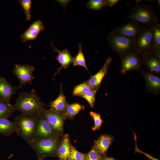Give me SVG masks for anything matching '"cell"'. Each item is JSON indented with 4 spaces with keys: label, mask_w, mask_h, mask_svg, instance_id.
Masks as SVG:
<instances>
[{
    "label": "cell",
    "mask_w": 160,
    "mask_h": 160,
    "mask_svg": "<svg viewBox=\"0 0 160 160\" xmlns=\"http://www.w3.org/2000/svg\"><path fill=\"white\" fill-rule=\"evenodd\" d=\"M18 87H13L4 77H0V100L4 102L11 104V97L16 93Z\"/></svg>",
    "instance_id": "cell-15"
},
{
    "label": "cell",
    "mask_w": 160,
    "mask_h": 160,
    "mask_svg": "<svg viewBox=\"0 0 160 160\" xmlns=\"http://www.w3.org/2000/svg\"><path fill=\"white\" fill-rule=\"evenodd\" d=\"M71 145L69 135H64L61 139L56 153L59 160H68Z\"/></svg>",
    "instance_id": "cell-17"
},
{
    "label": "cell",
    "mask_w": 160,
    "mask_h": 160,
    "mask_svg": "<svg viewBox=\"0 0 160 160\" xmlns=\"http://www.w3.org/2000/svg\"><path fill=\"white\" fill-rule=\"evenodd\" d=\"M107 40L113 51L121 59L128 54L135 52L134 41L131 39L111 32Z\"/></svg>",
    "instance_id": "cell-5"
},
{
    "label": "cell",
    "mask_w": 160,
    "mask_h": 160,
    "mask_svg": "<svg viewBox=\"0 0 160 160\" xmlns=\"http://www.w3.org/2000/svg\"><path fill=\"white\" fill-rule=\"evenodd\" d=\"M142 76L145 83L147 91L158 95L160 93V78L156 75L140 69Z\"/></svg>",
    "instance_id": "cell-13"
},
{
    "label": "cell",
    "mask_w": 160,
    "mask_h": 160,
    "mask_svg": "<svg viewBox=\"0 0 160 160\" xmlns=\"http://www.w3.org/2000/svg\"><path fill=\"white\" fill-rule=\"evenodd\" d=\"M101 160H115L112 157H102Z\"/></svg>",
    "instance_id": "cell-36"
},
{
    "label": "cell",
    "mask_w": 160,
    "mask_h": 160,
    "mask_svg": "<svg viewBox=\"0 0 160 160\" xmlns=\"http://www.w3.org/2000/svg\"><path fill=\"white\" fill-rule=\"evenodd\" d=\"M42 111L53 130L61 137L63 134V126L66 119L63 114L55 112L49 109H46L43 108Z\"/></svg>",
    "instance_id": "cell-8"
},
{
    "label": "cell",
    "mask_w": 160,
    "mask_h": 160,
    "mask_svg": "<svg viewBox=\"0 0 160 160\" xmlns=\"http://www.w3.org/2000/svg\"><path fill=\"white\" fill-rule=\"evenodd\" d=\"M60 138H48L34 141L29 144L35 151L39 159H42L48 156H56Z\"/></svg>",
    "instance_id": "cell-4"
},
{
    "label": "cell",
    "mask_w": 160,
    "mask_h": 160,
    "mask_svg": "<svg viewBox=\"0 0 160 160\" xmlns=\"http://www.w3.org/2000/svg\"><path fill=\"white\" fill-rule=\"evenodd\" d=\"M25 13L26 20H30L31 19V8L32 1L31 0H20L18 1Z\"/></svg>",
    "instance_id": "cell-27"
},
{
    "label": "cell",
    "mask_w": 160,
    "mask_h": 160,
    "mask_svg": "<svg viewBox=\"0 0 160 160\" xmlns=\"http://www.w3.org/2000/svg\"><path fill=\"white\" fill-rule=\"evenodd\" d=\"M44 106V103L35 90L33 89L30 92H24L20 93L13 107L15 111H20L23 114L33 116L41 111Z\"/></svg>",
    "instance_id": "cell-1"
},
{
    "label": "cell",
    "mask_w": 160,
    "mask_h": 160,
    "mask_svg": "<svg viewBox=\"0 0 160 160\" xmlns=\"http://www.w3.org/2000/svg\"><path fill=\"white\" fill-rule=\"evenodd\" d=\"M157 3L158 6L160 7V0H157Z\"/></svg>",
    "instance_id": "cell-37"
},
{
    "label": "cell",
    "mask_w": 160,
    "mask_h": 160,
    "mask_svg": "<svg viewBox=\"0 0 160 160\" xmlns=\"http://www.w3.org/2000/svg\"><path fill=\"white\" fill-rule=\"evenodd\" d=\"M113 140L112 138L107 135H101L95 141L94 147L102 156L105 155Z\"/></svg>",
    "instance_id": "cell-19"
},
{
    "label": "cell",
    "mask_w": 160,
    "mask_h": 160,
    "mask_svg": "<svg viewBox=\"0 0 160 160\" xmlns=\"http://www.w3.org/2000/svg\"><path fill=\"white\" fill-rule=\"evenodd\" d=\"M107 6L111 7L117 4L120 0H106Z\"/></svg>",
    "instance_id": "cell-35"
},
{
    "label": "cell",
    "mask_w": 160,
    "mask_h": 160,
    "mask_svg": "<svg viewBox=\"0 0 160 160\" xmlns=\"http://www.w3.org/2000/svg\"><path fill=\"white\" fill-rule=\"evenodd\" d=\"M60 85V94L54 100L51 102L49 105V109L55 112L63 114L68 103L63 92L62 84Z\"/></svg>",
    "instance_id": "cell-18"
},
{
    "label": "cell",
    "mask_w": 160,
    "mask_h": 160,
    "mask_svg": "<svg viewBox=\"0 0 160 160\" xmlns=\"http://www.w3.org/2000/svg\"><path fill=\"white\" fill-rule=\"evenodd\" d=\"M27 29L31 32L39 34L45 29V26L41 21L37 20L34 22Z\"/></svg>",
    "instance_id": "cell-29"
},
{
    "label": "cell",
    "mask_w": 160,
    "mask_h": 160,
    "mask_svg": "<svg viewBox=\"0 0 160 160\" xmlns=\"http://www.w3.org/2000/svg\"><path fill=\"white\" fill-rule=\"evenodd\" d=\"M144 26L133 20L125 24L111 32L120 34L134 41L142 30Z\"/></svg>",
    "instance_id": "cell-10"
},
{
    "label": "cell",
    "mask_w": 160,
    "mask_h": 160,
    "mask_svg": "<svg viewBox=\"0 0 160 160\" xmlns=\"http://www.w3.org/2000/svg\"><path fill=\"white\" fill-rule=\"evenodd\" d=\"M112 61L111 58L108 57L100 69L95 74L92 76L87 81L92 89L97 91L99 89L102 81L107 74L109 67Z\"/></svg>",
    "instance_id": "cell-12"
},
{
    "label": "cell",
    "mask_w": 160,
    "mask_h": 160,
    "mask_svg": "<svg viewBox=\"0 0 160 160\" xmlns=\"http://www.w3.org/2000/svg\"><path fill=\"white\" fill-rule=\"evenodd\" d=\"M154 24L144 26L134 40L135 51L140 56L151 52Z\"/></svg>",
    "instance_id": "cell-6"
},
{
    "label": "cell",
    "mask_w": 160,
    "mask_h": 160,
    "mask_svg": "<svg viewBox=\"0 0 160 160\" xmlns=\"http://www.w3.org/2000/svg\"><path fill=\"white\" fill-rule=\"evenodd\" d=\"M135 151L138 152H140L141 153H142L146 157H148L149 159H151L152 160H159L153 157L151 155L148 154L147 153H145L143 152H142L136 146L135 147Z\"/></svg>",
    "instance_id": "cell-34"
},
{
    "label": "cell",
    "mask_w": 160,
    "mask_h": 160,
    "mask_svg": "<svg viewBox=\"0 0 160 160\" xmlns=\"http://www.w3.org/2000/svg\"><path fill=\"white\" fill-rule=\"evenodd\" d=\"M92 89L87 81L77 85L74 88L72 94L74 96H80Z\"/></svg>",
    "instance_id": "cell-25"
},
{
    "label": "cell",
    "mask_w": 160,
    "mask_h": 160,
    "mask_svg": "<svg viewBox=\"0 0 160 160\" xmlns=\"http://www.w3.org/2000/svg\"><path fill=\"white\" fill-rule=\"evenodd\" d=\"M79 51L77 54L73 57L72 63L73 66H79L84 68L89 72V71L87 66L84 55L82 51L81 44H79Z\"/></svg>",
    "instance_id": "cell-23"
},
{
    "label": "cell",
    "mask_w": 160,
    "mask_h": 160,
    "mask_svg": "<svg viewBox=\"0 0 160 160\" xmlns=\"http://www.w3.org/2000/svg\"><path fill=\"white\" fill-rule=\"evenodd\" d=\"M39 33L31 32L27 29L21 35L22 41L25 42L28 41L34 40L36 39Z\"/></svg>",
    "instance_id": "cell-33"
},
{
    "label": "cell",
    "mask_w": 160,
    "mask_h": 160,
    "mask_svg": "<svg viewBox=\"0 0 160 160\" xmlns=\"http://www.w3.org/2000/svg\"><path fill=\"white\" fill-rule=\"evenodd\" d=\"M128 19L135 21L144 26L158 23L159 20L152 7L137 2L130 11Z\"/></svg>",
    "instance_id": "cell-3"
},
{
    "label": "cell",
    "mask_w": 160,
    "mask_h": 160,
    "mask_svg": "<svg viewBox=\"0 0 160 160\" xmlns=\"http://www.w3.org/2000/svg\"><path fill=\"white\" fill-rule=\"evenodd\" d=\"M84 153L79 152L71 145L70 156L68 160H84Z\"/></svg>",
    "instance_id": "cell-32"
},
{
    "label": "cell",
    "mask_w": 160,
    "mask_h": 160,
    "mask_svg": "<svg viewBox=\"0 0 160 160\" xmlns=\"http://www.w3.org/2000/svg\"><path fill=\"white\" fill-rule=\"evenodd\" d=\"M89 114L93 119L94 122V126L92 128V130L95 131L99 129L103 123V120L100 114L93 111H90Z\"/></svg>",
    "instance_id": "cell-31"
},
{
    "label": "cell",
    "mask_w": 160,
    "mask_h": 160,
    "mask_svg": "<svg viewBox=\"0 0 160 160\" xmlns=\"http://www.w3.org/2000/svg\"><path fill=\"white\" fill-rule=\"evenodd\" d=\"M15 132L14 121L8 118H0V134L7 137H9Z\"/></svg>",
    "instance_id": "cell-21"
},
{
    "label": "cell",
    "mask_w": 160,
    "mask_h": 160,
    "mask_svg": "<svg viewBox=\"0 0 160 160\" xmlns=\"http://www.w3.org/2000/svg\"><path fill=\"white\" fill-rule=\"evenodd\" d=\"M102 156L94 146L88 153L84 154V160H101Z\"/></svg>",
    "instance_id": "cell-30"
},
{
    "label": "cell",
    "mask_w": 160,
    "mask_h": 160,
    "mask_svg": "<svg viewBox=\"0 0 160 160\" xmlns=\"http://www.w3.org/2000/svg\"><path fill=\"white\" fill-rule=\"evenodd\" d=\"M107 6L106 0H90L87 2V7L90 9L100 10Z\"/></svg>",
    "instance_id": "cell-26"
},
{
    "label": "cell",
    "mask_w": 160,
    "mask_h": 160,
    "mask_svg": "<svg viewBox=\"0 0 160 160\" xmlns=\"http://www.w3.org/2000/svg\"><path fill=\"white\" fill-rule=\"evenodd\" d=\"M151 52L160 58V25L158 23L154 25Z\"/></svg>",
    "instance_id": "cell-20"
},
{
    "label": "cell",
    "mask_w": 160,
    "mask_h": 160,
    "mask_svg": "<svg viewBox=\"0 0 160 160\" xmlns=\"http://www.w3.org/2000/svg\"><path fill=\"white\" fill-rule=\"evenodd\" d=\"M51 45L54 48L53 52H56L58 53L55 59L60 65V67L58 69L57 72L54 76L53 79L54 80L55 76L60 72L61 69L68 68L70 64L72 63L73 57L67 49L60 51L53 45L52 42H51Z\"/></svg>",
    "instance_id": "cell-16"
},
{
    "label": "cell",
    "mask_w": 160,
    "mask_h": 160,
    "mask_svg": "<svg viewBox=\"0 0 160 160\" xmlns=\"http://www.w3.org/2000/svg\"><path fill=\"white\" fill-rule=\"evenodd\" d=\"M142 64L149 72L158 75L160 74V58L151 52L141 56Z\"/></svg>",
    "instance_id": "cell-14"
},
{
    "label": "cell",
    "mask_w": 160,
    "mask_h": 160,
    "mask_svg": "<svg viewBox=\"0 0 160 160\" xmlns=\"http://www.w3.org/2000/svg\"><path fill=\"white\" fill-rule=\"evenodd\" d=\"M35 70L34 67L28 65L16 64L13 72L19 80L20 84L18 87L21 88L29 83L31 85L34 78L33 72Z\"/></svg>",
    "instance_id": "cell-9"
},
{
    "label": "cell",
    "mask_w": 160,
    "mask_h": 160,
    "mask_svg": "<svg viewBox=\"0 0 160 160\" xmlns=\"http://www.w3.org/2000/svg\"><path fill=\"white\" fill-rule=\"evenodd\" d=\"M37 115V127L33 141L48 138L60 137L53 130L42 110L39 112Z\"/></svg>",
    "instance_id": "cell-7"
},
{
    "label": "cell",
    "mask_w": 160,
    "mask_h": 160,
    "mask_svg": "<svg viewBox=\"0 0 160 160\" xmlns=\"http://www.w3.org/2000/svg\"><path fill=\"white\" fill-rule=\"evenodd\" d=\"M37 114L30 116L22 114L14 119L15 132L28 144L33 141L35 137L37 123Z\"/></svg>",
    "instance_id": "cell-2"
},
{
    "label": "cell",
    "mask_w": 160,
    "mask_h": 160,
    "mask_svg": "<svg viewBox=\"0 0 160 160\" xmlns=\"http://www.w3.org/2000/svg\"><path fill=\"white\" fill-rule=\"evenodd\" d=\"M121 60L120 72L122 75L129 71L140 69L142 64L141 56L136 52L128 54Z\"/></svg>",
    "instance_id": "cell-11"
},
{
    "label": "cell",
    "mask_w": 160,
    "mask_h": 160,
    "mask_svg": "<svg viewBox=\"0 0 160 160\" xmlns=\"http://www.w3.org/2000/svg\"><path fill=\"white\" fill-rule=\"evenodd\" d=\"M14 111L12 104L6 103L0 100V118H8L12 116Z\"/></svg>",
    "instance_id": "cell-24"
},
{
    "label": "cell",
    "mask_w": 160,
    "mask_h": 160,
    "mask_svg": "<svg viewBox=\"0 0 160 160\" xmlns=\"http://www.w3.org/2000/svg\"><path fill=\"white\" fill-rule=\"evenodd\" d=\"M85 106L79 103L68 104L63 114L65 118L73 119L80 111L84 110Z\"/></svg>",
    "instance_id": "cell-22"
},
{
    "label": "cell",
    "mask_w": 160,
    "mask_h": 160,
    "mask_svg": "<svg viewBox=\"0 0 160 160\" xmlns=\"http://www.w3.org/2000/svg\"><path fill=\"white\" fill-rule=\"evenodd\" d=\"M97 91L92 89L80 96L87 101L90 107L92 108L94 106L95 96Z\"/></svg>",
    "instance_id": "cell-28"
}]
</instances>
